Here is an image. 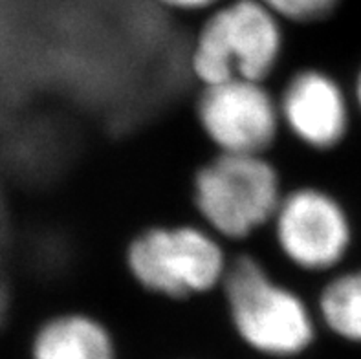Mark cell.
<instances>
[{
    "label": "cell",
    "mask_w": 361,
    "mask_h": 359,
    "mask_svg": "<svg viewBox=\"0 0 361 359\" xmlns=\"http://www.w3.org/2000/svg\"><path fill=\"white\" fill-rule=\"evenodd\" d=\"M321 317L339 337L361 343V272L347 273L326 284L319 299Z\"/></svg>",
    "instance_id": "obj_9"
},
{
    "label": "cell",
    "mask_w": 361,
    "mask_h": 359,
    "mask_svg": "<svg viewBox=\"0 0 361 359\" xmlns=\"http://www.w3.org/2000/svg\"><path fill=\"white\" fill-rule=\"evenodd\" d=\"M161 4L169 6L174 9H185V11H197V9H206L209 6L216 4L219 0H160Z\"/></svg>",
    "instance_id": "obj_11"
},
{
    "label": "cell",
    "mask_w": 361,
    "mask_h": 359,
    "mask_svg": "<svg viewBox=\"0 0 361 359\" xmlns=\"http://www.w3.org/2000/svg\"><path fill=\"white\" fill-rule=\"evenodd\" d=\"M114 355L109 330L81 314L51 319L33 341V359H114Z\"/></svg>",
    "instance_id": "obj_8"
},
{
    "label": "cell",
    "mask_w": 361,
    "mask_h": 359,
    "mask_svg": "<svg viewBox=\"0 0 361 359\" xmlns=\"http://www.w3.org/2000/svg\"><path fill=\"white\" fill-rule=\"evenodd\" d=\"M279 109L295 138L312 149H334L347 134L348 110L343 92L319 70L295 73L284 88Z\"/></svg>",
    "instance_id": "obj_7"
},
{
    "label": "cell",
    "mask_w": 361,
    "mask_h": 359,
    "mask_svg": "<svg viewBox=\"0 0 361 359\" xmlns=\"http://www.w3.org/2000/svg\"><path fill=\"white\" fill-rule=\"evenodd\" d=\"M275 235L283 253L310 272L334 268L347 255L350 226L341 205L319 189H298L283 196L275 213Z\"/></svg>",
    "instance_id": "obj_6"
},
{
    "label": "cell",
    "mask_w": 361,
    "mask_h": 359,
    "mask_svg": "<svg viewBox=\"0 0 361 359\" xmlns=\"http://www.w3.org/2000/svg\"><path fill=\"white\" fill-rule=\"evenodd\" d=\"M277 17L293 23H316L329 17L339 0H259Z\"/></svg>",
    "instance_id": "obj_10"
},
{
    "label": "cell",
    "mask_w": 361,
    "mask_h": 359,
    "mask_svg": "<svg viewBox=\"0 0 361 359\" xmlns=\"http://www.w3.org/2000/svg\"><path fill=\"white\" fill-rule=\"evenodd\" d=\"M226 300L233 327L253 351L268 355L301 354L314 341L307 305L275 284L261 262L238 257L224 275Z\"/></svg>",
    "instance_id": "obj_1"
},
{
    "label": "cell",
    "mask_w": 361,
    "mask_h": 359,
    "mask_svg": "<svg viewBox=\"0 0 361 359\" xmlns=\"http://www.w3.org/2000/svg\"><path fill=\"white\" fill-rule=\"evenodd\" d=\"M279 174L262 154L220 152L195 178L198 213L222 237L240 241L275 219Z\"/></svg>",
    "instance_id": "obj_3"
},
{
    "label": "cell",
    "mask_w": 361,
    "mask_h": 359,
    "mask_svg": "<svg viewBox=\"0 0 361 359\" xmlns=\"http://www.w3.org/2000/svg\"><path fill=\"white\" fill-rule=\"evenodd\" d=\"M128 269L145 290L173 299L198 296L224 281V251L197 228H152L127 251Z\"/></svg>",
    "instance_id": "obj_4"
},
{
    "label": "cell",
    "mask_w": 361,
    "mask_h": 359,
    "mask_svg": "<svg viewBox=\"0 0 361 359\" xmlns=\"http://www.w3.org/2000/svg\"><path fill=\"white\" fill-rule=\"evenodd\" d=\"M197 112L211 143L228 154H262L279 132L281 109L259 81L237 78L207 85Z\"/></svg>",
    "instance_id": "obj_5"
},
{
    "label": "cell",
    "mask_w": 361,
    "mask_h": 359,
    "mask_svg": "<svg viewBox=\"0 0 361 359\" xmlns=\"http://www.w3.org/2000/svg\"><path fill=\"white\" fill-rule=\"evenodd\" d=\"M283 48L279 17L259 0H233L204 24L192 50V72L207 85L247 79L262 83Z\"/></svg>",
    "instance_id": "obj_2"
},
{
    "label": "cell",
    "mask_w": 361,
    "mask_h": 359,
    "mask_svg": "<svg viewBox=\"0 0 361 359\" xmlns=\"http://www.w3.org/2000/svg\"><path fill=\"white\" fill-rule=\"evenodd\" d=\"M356 96H357V103H360V107H361V73H360V78H357V87H356Z\"/></svg>",
    "instance_id": "obj_12"
}]
</instances>
